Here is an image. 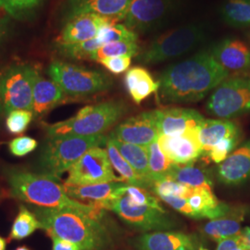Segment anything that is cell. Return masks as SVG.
Instances as JSON below:
<instances>
[{"mask_svg": "<svg viewBox=\"0 0 250 250\" xmlns=\"http://www.w3.org/2000/svg\"><path fill=\"white\" fill-rule=\"evenodd\" d=\"M247 36H248V39H249V41H250V32H249V33H248V35H247Z\"/></svg>", "mask_w": 250, "mask_h": 250, "instance_id": "51", "label": "cell"}, {"mask_svg": "<svg viewBox=\"0 0 250 250\" xmlns=\"http://www.w3.org/2000/svg\"><path fill=\"white\" fill-rule=\"evenodd\" d=\"M43 229V225L35 213L31 212L26 207L21 206L9 233L11 240H23L36 232Z\"/></svg>", "mask_w": 250, "mask_h": 250, "instance_id": "30", "label": "cell"}, {"mask_svg": "<svg viewBox=\"0 0 250 250\" xmlns=\"http://www.w3.org/2000/svg\"><path fill=\"white\" fill-rule=\"evenodd\" d=\"M35 214L52 237L77 245L81 250H104L111 243L106 226L82 210L37 208Z\"/></svg>", "mask_w": 250, "mask_h": 250, "instance_id": "2", "label": "cell"}, {"mask_svg": "<svg viewBox=\"0 0 250 250\" xmlns=\"http://www.w3.org/2000/svg\"><path fill=\"white\" fill-rule=\"evenodd\" d=\"M171 9V0H132L121 21L134 33L157 26Z\"/></svg>", "mask_w": 250, "mask_h": 250, "instance_id": "12", "label": "cell"}, {"mask_svg": "<svg viewBox=\"0 0 250 250\" xmlns=\"http://www.w3.org/2000/svg\"><path fill=\"white\" fill-rule=\"evenodd\" d=\"M106 151L112 165V168L121 175L123 182L131 186H136L148 190L146 183L137 175L133 167L123 157V155L119 151L109 136H107L106 141Z\"/></svg>", "mask_w": 250, "mask_h": 250, "instance_id": "28", "label": "cell"}, {"mask_svg": "<svg viewBox=\"0 0 250 250\" xmlns=\"http://www.w3.org/2000/svg\"><path fill=\"white\" fill-rule=\"evenodd\" d=\"M155 111L161 135H180L197 131L205 120L197 110L187 107H167Z\"/></svg>", "mask_w": 250, "mask_h": 250, "instance_id": "17", "label": "cell"}, {"mask_svg": "<svg viewBox=\"0 0 250 250\" xmlns=\"http://www.w3.org/2000/svg\"><path fill=\"white\" fill-rule=\"evenodd\" d=\"M11 195L18 199L45 208H73L101 220L104 210L69 197L58 178L24 170H12L8 175Z\"/></svg>", "mask_w": 250, "mask_h": 250, "instance_id": "3", "label": "cell"}, {"mask_svg": "<svg viewBox=\"0 0 250 250\" xmlns=\"http://www.w3.org/2000/svg\"><path fill=\"white\" fill-rule=\"evenodd\" d=\"M7 248V241L5 238L0 236V250H6Z\"/></svg>", "mask_w": 250, "mask_h": 250, "instance_id": "47", "label": "cell"}, {"mask_svg": "<svg viewBox=\"0 0 250 250\" xmlns=\"http://www.w3.org/2000/svg\"><path fill=\"white\" fill-rule=\"evenodd\" d=\"M245 208H232V210L224 217L209 220L201 228L206 237L219 241L227 237L239 235L241 233V223L245 217Z\"/></svg>", "mask_w": 250, "mask_h": 250, "instance_id": "24", "label": "cell"}, {"mask_svg": "<svg viewBox=\"0 0 250 250\" xmlns=\"http://www.w3.org/2000/svg\"><path fill=\"white\" fill-rule=\"evenodd\" d=\"M124 193L132 199V201L137 205L148 206L160 210H165L159 201V199L152 195L146 188H139L136 186H131L126 184L124 188Z\"/></svg>", "mask_w": 250, "mask_h": 250, "instance_id": "38", "label": "cell"}, {"mask_svg": "<svg viewBox=\"0 0 250 250\" xmlns=\"http://www.w3.org/2000/svg\"><path fill=\"white\" fill-rule=\"evenodd\" d=\"M97 37L102 45L119 41L136 42L138 35L121 23H111L102 27Z\"/></svg>", "mask_w": 250, "mask_h": 250, "instance_id": "35", "label": "cell"}, {"mask_svg": "<svg viewBox=\"0 0 250 250\" xmlns=\"http://www.w3.org/2000/svg\"><path fill=\"white\" fill-rule=\"evenodd\" d=\"M206 109L210 115L224 120L250 114V72L225 79L211 93Z\"/></svg>", "mask_w": 250, "mask_h": 250, "instance_id": "7", "label": "cell"}, {"mask_svg": "<svg viewBox=\"0 0 250 250\" xmlns=\"http://www.w3.org/2000/svg\"><path fill=\"white\" fill-rule=\"evenodd\" d=\"M242 240L240 234L227 237L218 241V246L216 250H237L241 245Z\"/></svg>", "mask_w": 250, "mask_h": 250, "instance_id": "43", "label": "cell"}, {"mask_svg": "<svg viewBox=\"0 0 250 250\" xmlns=\"http://www.w3.org/2000/svg\"><path fill=\"white\" fill-rule=\"evenodd\" d=\"M111 23H117V21L95 14L77 16L65 22L56 39V45H72L93 39L102 27Z\"/></svg>", "mask_w": 250, "mask_h": 250, "instance_id": "16", "label": "cell"}, {"mask_svg": "<svg viewBox=\"0 0 250 250\" xmlns=\"http://www.w3.org/2000/svg\"><path fill=\"white\" fill-rule=\"evenodd\" d=\"M197 131L180 135H160L158 142L162 151L174 164H191L203 155Z\"/></svg>", "mask_w": 250, "mask_h": 250, "instance_id": "18", "label": "cell"}, {"mask_svg": "<svg viewBox=\"0 0 250 250\" xmlns=\"http://www.w3.org/2000/svg\"><path fill=\"white\" fill-rule=\"evenodd\" d=\"M68 171L69 175L65 183L67 186L123 182L122 178L114 173L106 149L100 146L91 148Z\"/></svg>", "mask_w": 250, "mask_h": 250, "instance_id": "11", "label": "cell"}, {"mask_svg": "<svg viewBox=\"0 0 250 250\" xmlns=\"http://www.w3.org/2000/svg\"><path fill=\"white\" fill-rule=\"evenodd\" d=\"M110 210L114 211L127 225L142 232L164 231L178 226L176 220L166 210L137 205L125 194L112 203Z\"/></svg>", "mask_w": 250, "mask_h": 250, "instance_id": "10", "label": "cell"}, {"mask_svg": "<svg viewBox=\"0 0 250 250\" xmlns=\"http://www.w3.org/2000/svg\"><path fill=\"white\" fill-rule=\"evenodd\" d=\"M112 142L127 162L133 167L137 175L143 180L148 189H151L153 183L150 179L149 166H148V155L146 146H141L133 144L125 143L117 140L112 136L108 135Z\"/></svg>", "mask_w": 250, "mask_h": 250, "instance_id": "27", "label": "cell"}, {"mask_svg": "<svg viewBox=\"0 0 250 250\" xmlns=\"http://www.w3.org/2000/svg\"><path fill=\"white\" fill-rule=\"evenodd\" d=\"M138 250H195L196 239L188 233L176 231L147 232L134 239Z\"/></svg>", "mask_w": 250, "mask_h": 250, "instance_id": "21", "label": "cell"}, {"mask_svg": "<svg viewBox=\"0 0 250 250\" xmlns=\"http://www.w3.org/2000/svg\"><path fill=\"white\" fill-rule=\"evenodd\" d=\"M62 87L53 80H47L39 72L36 73L33 90V113L42 116L66 99Z\"/></svg>", "mask_w": 250, "mask_h": 250, "instance_id": "22", "label": "cell"}, {"mask_svg": "<svg viewBox=\"0 0 250 250\" xmlns=\"http://www.w3.org/2000/svg\"><path fill=\"white\" fill-rule=\"evenodd\" d=\"M52 242H53L52 250H81L77 245L58 237H52Z\"/></svg>", "mask_w": 250, "mask_h": 250, "instance_id": "45", "label": "cell"}, {"mask_svg": "<svg viewBox=\"0 0 250 250\" xmlns=\"http://www.w3.org/2000/svg\"><path fill=\"white\" fill-rule=\"evenodd\" d=\"M168 177L191 188H213V180L209 171L191 164H172Z\"/></svg>", "mask_w": 250, "mask_h": 250, "instance_id": "26", "label": "cell"}, {"mask_svg": "<svg viewBox=\"0 0 250 250\" xmlns=\"http://www.w3.org/2000/svg\"><path fill=\"white\" fill-rule=\"evenodd\" d=\"M4 114V107H3V101H2V95H1V89H0V119Z\"/></svg>", "mask_w": 250, "mask_h": 250, "instance_id": "48", "label": "cell"}, {"mask_svg": "<svg viewBox=\"0 0 250 250\" xmlns=\"http://www.w3.org/2000/svg\"><path fill=\"white\" fill-rule=\"evenodd\" d=\"M15 250H31L29 248H27L26 246H21V247H19Z\"/></svg>", "mask_w": 250, "mask_h": 250, "instance_id": "49", "label": "cell"}, {"mask_svg": "<svg viewBox=\"0 0 250 250\" xmlns=\"http://www.w3.org/2000/svg\"><path fill=\"white\" fill-rule=\"evenodd\" d=\"M125 185L124 182H110L89 186L64 185V188L67 195L72 199L105 210L110 209L112 203L125 194Z\"/></svg>", "mask_w": 250, "mask_h": 250, "instance_id": "15", "label": "cell"}, {"mask_svg": "<svg viewBox=\"0 0 250 250\" xmlns=\"http://www.w3.org/2000/svg\"><path fill=\"white\" fill-rule=\"evenodd\" d=\"M207 250V249H205V248H203V247H200V248H199V249H198V250Z\"/></svg>", "mask_w": 250, "mask_h": 250, "instance_id": "52", "label": "cell"}, {"mask_svg": "<svg viewBox=\"0 0 250 250\" xmlns=\"http://www.w3.org/2000/svg\"><path fill=\"white\" fill-rule=\"evenodd\" d=\"M205 37V31L199 24H188L170 30L156 38L142 53L139 62L153 65L164 62L188 53Z\"/></svg>", "mask_w": 250, "mask_h": 250, "instance_id": "8", "label": "cell"}, {"mask_svg": "<svg viewBox=\"0 0 250 250\" xmlns=\"http://www.w3.org/2000/svg\"><path fill=\"white\" fill-rule=\"evenodd\" d=\"M160 135L155 110L128 118L110 133V136L117 140L141 146H147L157 141Z\"/></svg>", "mask_w": 250, "mask_h": 250, "instance_id": "13", "label": "cell"}, {"mask_svg": "<svg viewBox=\"0 0 250 250\" xmlns=\"http://www.w3.org/2000/svg\"><path fill=\"white\" fill-rule=\"evenodd\" d=\"M99 63L102 64L108 72L113 74H121L127 72L132 63V57L130 56H120L107 58Z\"/></svg>", "mask_w": 250, "mask_h": 250, "instance_id": "41", "label": "cell"}, {"mask_svg": "<svg viewBox=\"0 0 250 250\" xmlns=\"http://www.w3.org/2000/svg\"><path fill=\"white\" fill-rule=\"evenodd\" d=\"M102 43L98 37L72 45H58L57 49L63 57L72 60H91L93 53L99 49Z\"/></svg>", "mask_w": 250, "mask_h": 250, "instance_id": "34", "label": "cell"}, {"mask_svg": "<svg viewBox=\"0 0 250 250\" xmlns=\"http://www.w3.org/2000/svg\"><path fill=\"white\" fill-rule=\"evenodd\" d=\"M151 190L157 197H174L188 198L191 188L184 186L172 179L166 178L153 184Z\"/></svg>", "mask_w": 250, "mask_h": 250, "instance_id": "36", "label": "cell"}, {"mask_svg": "<svg viewBox=\"0 0 250 250\" xmlns=\"http://www.w3.org/2000/svg\"><path fill=\"white\" fill-rule=\"evenodd\" d=\"M139 55V45L137 42L132 41H119L107 43L101 45L99 49H97L91 57L90 61L99 62L100 61L120 56H130L134 57Z\"/></svg>", "mask_w": 250, "mask_h": 250, "instance_id": "33", "label": "cell"}, {"mask_svg": "<svg viewBox=\"0 0 250 250\" xmlns=\"http://www.w3.org/2000/svg\"><path fill=\"white\" fill-rule=\"evenodd\" d=\"M11 29V18L3 10L0 12V45L7 39Z\"/></svg>", "mask_w": 250, "mask_h": 250, "instance_id": "44", "label": "cell"}, {"mask_svg": "<svg viewBox=\"0 0 250 250\" xmlns=\"http://www.w3.org/2000/svg\"><path fill=\"white\" fill-rule=\"evenodd\" d=\"M38 143L36 139L29 136H20L9 143V152L16 157H24L36 150Z\"/></svg>", "mask_w": 250, "mask_h": 250, "instance_id": "40", "label": "cell"}, {"mask_svg": "<svg viewBox=\"0 0 250 250\" xmlns=\"http://www.w3.org/2000/svg\"><path fill=\"white\" fill-rule=\"evenodd\" d=\"M34 113L31 110L26 109H16L12 110L7 114L6 128L9 134H23L29 127Z\"/></svg>", "mask_w": 250, "mask_h": 250, "instance_id": "37", "label": "cell"}, {"mask_svg": "<svg viewBox=\"0 0 250 250\" xmlns=\"http://www.w3.org/2000/svg\"><path fill=\"white\" fill-rule=\"evenodd\" d=\"M161 200L171 207L173 209L178 211L182 214L186 215L189 218L194 219V211L188 203V199L184 197L168 196V197H160Z\"/></svg>", "mask_w": 250, "mask_h": 250, "instance_id": "42", "label": "cell"}, {"mask_svg": "<svg viewBox=\"0 0 250 250\" xmlns=\"http://www.w3.org/2000/svg\"><path fill=\"white\" fill-rule=\"evenodd\" d=\"M125 83L129 96L136 104H140L160 89V82L155 80L150 72L143 67L128 70L125 74Z\"/></svg>", "mask_w": 250, "mask_h": 250, "instance_id": "25", "label": "cell"}, {"mask_svg": "<svg viewBox=\"0 0 250 250\" xmlns=\"http://www.w3.org/2000/svg\"><path fill=\"white\" fill-rule=\"evenodd\" d=\"M127 111L128 107L124 100H108L83 107L76 115L54 125H46L45 129L49 137L101 135L116 125Z\"/></svg>", "mask_w": 250, "mask_h": 250, "instance_id": "4", "label": "cell"}, {"mask_svg": "<svg viewBox=\"0 0 250 250\" xmlns=\"http://www.w3.org/2000/svg\"><path fill=\"white\" fill-rule=\"evenodd\" d=\"M229 76L230 72L215 61L210 51L199 52L161 73L159 99L163 104L197 102Z\"/></svg>", "mask_w": 250, "mask_h": 250, "instance_id": "1", "label": "cell"}, {"mask_svg": "<svg viewBox=\"0 0 250 250\" xmlns=\"http://www.w3.org/2000/svg\"><path fill=\"white\" fill-rule=\"evenodd\" d=\"M47 73L67 97L84 98L106 92L113 81L104 72L86 69L72 63L55 61L50 63Z\"/></svg>", "mask_w": 250, "mask_h": 250, "instance_id": "6", "label": "cell"}, {"mask_svg": "<svg viewBox=\"0 0 250 250\" xmlns=\"http://www.w3.org/2000/svg\"><path fill=\"white\" fill-rule=\"evenodd\" d=\"M37 69L29 64H15L0 76L4 114L12 110H33V90Z\"/></svg>", "mask_w": 250, "mask_h": 250, "instance_id": "9", "label": "cell"}, {"mask_svg": "<svg viewBox=\"0 0 250 250\" xmlns=\"http://www.w3.org/2000/svg\"><path fill=\"white\" fill-rule=\"evenodd\" d=\"M215 61L228 72H250V47L236 38H225L209 50Z\"/></svg>", "mask_w": 250, "mask_h": 250, "instance_id": "19", "label": "cell"}, {"mask_svg": "<svg viewBox=\"0 0 250 250\" xmlns=\"http://www.w3.org/2000/svg\"><path fill=\"white\" fill-rule=\"evenodd\" d=\"M146 148L148 155V166L152 183L154 184L168 178V172L173 162L162 151L158 140L146 146Z\"/></svg>", "mask_w": 250, "mask_h": 250, "instance_id": "31", "label": "cell"}, {"mask_svg": "<svg viewBox=\"0 0 250 250\" xmlns=\"http://www.w3.org/2000/svg\"><path fill=\"white\" fill-rule=\"evenodd\" d=\"M217 176L222 184L232 187L240 186L250 180V140L220 163Z\"/></svg>", "mask_w": 250, "mask_h": 250, "instance_id": "20", "label": "cell"}, {"mask_svg": "<svg viewBox=\"0 0 250 250\" xmlns=\"http://www.w3.org/2000/svg\"><path fill=\"white\" fill-rule=\"evenodd\" d=\"M132 0H67L62 9V18L68 21L83 14H95L121 21Z\"/></svg>", "mask_w": 250, "mask_h": 250, "instance_id": "14", "label": "cell"}, {"mask_svg": "<svg viewBox=\"0 0 250 250\" xmlns=\"http://www.w3.org/2000/svg\"><path fill=\"white\" fill-rule=\"evenodd\" d=\"M107 136H50L43 147L39 164L45 174L59 178L93 147L105 145Z\"/></svg>", "mask_w": 250, "mask_h": 250, "instance_id": "5", "label": "cell"}, {"mask_svg": "<svg viewBox=\"0 0 250 250\" xmlns=\"http://www.w3.org/2000/svg\"><path fill=\"white\" fill-rule=\"evenodd\" d=\"M237 250H249L246 247H245V245L243 244V243H241V245L239 246V248L237 249Z\"/></svg>", "mask_w": 250, "mask_h": 250, "instance_id": "50", "label": "cell"}, {"mask_svg": "<svg viewBox=\"0 0 250 250\" xmlns=\"http://www.w3.org/2000/svg\"><path fill=\"white\" fill-rule=\"evenodd\" d=\"M242 243L245 245V247L250 250V227L244 228L240 233Z\"/></svg>", "mask_w": 250, "mask_h": 250, "instance_id": "46", "label": "cell"}, {"mask_svg": "<svg viewBox=\"0 0 250 250\" xmlns=\"http://www.w3.org/2000/svg\"><path fill=\"white\" fill-rule=\"evenodd\" d=\"M45 0H0V9L14 20L23 21L33 17Z\"/></svg>", "mask_w": 250, "mask_h": 250, "instance_id": "32", "label": "cell"}, {"mask_svg": "<svg viewBox=\"0 0 250 250\" xmlns=\"http://www.w3.org/2000/svg\"><path fill=\"white\" fill-rule=\"evenodd\" d=\"M197 135L203 149V155H207L222 140L240 135V130L238 125L230 120L205 119L198 128Z\"/></svg>", "mask_w": 250, "mask_h": 250, "instance_id": "23", "label": "cell"}, {"mask_svg": "<svg viewBox=\"0 0 250 250\" xmlns=\"http://www.w3.org/2000/svg\"><path fill=\"white\" fill-rule=\"evenodd\" d=\"M221 16L229 26L250 28V0H226Z\"/></svg>", "mask_w": 250, "mask_h": 250, "instance_id": "29", "label": "cell"}, {"mask_svg": "<svg viewBox=\"0 0 250 250\" xmlns=\"http://www.w3.org/2000/svg\"><path fill=\"white\" fill-rule=\"evenodd\" d=\"M240 135L228 137L222 140L220 143L214 146L207 155L216 164L222 163L236 147L240 139Z\"/></svg>", "mask_w": 250, "mask_h": 250, "instance_id": "39", "label": "cell"}]
</instances>
